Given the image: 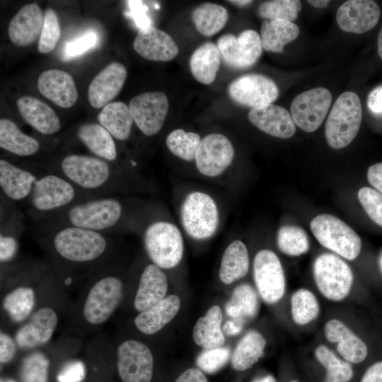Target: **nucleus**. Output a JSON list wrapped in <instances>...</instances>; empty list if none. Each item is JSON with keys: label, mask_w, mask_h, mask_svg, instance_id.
<instances>
[{"label": "nucleus", "mask_w": 382, "mask_h": 382, "mask_svg": "<svg viewBox=\"0 0 382 382\" xmlns=\"http://www.w3.org/2000/svg\"><path fill=\"white\" fill-rule=\"evenodd\" d=\"M39 172L17 166L5 159H0L1 191L13 202L27 201L29 198Z\"/></svg>", "instance_id": "obj_20"}, {"label": "nucleus", "mask_w": 382, "mask_h": 382, "mask_svg": "<svg viewBox=\"0 0 382 382\" xmlns=\"http://www.w3.org/2000/svg\"><path fill=\"white\" fill-rule=\"evenodd\" d=\"M50 361L42 352H33L21 364L22 382H47Z\"/></svg>", "instance_id": "obj_46"}, {"label": "nucleus", "mask_w": 382, "mask_h": 382, "mask_svg": "<svg viewBox=\"0 0 382 382\" xmlns=\"http://www.w3.org/2000/svg\"><path fill=\"white\" fill-rule=\"evenodd\" d=\"M25 226L21 213L13 208L1 220L0 261L5 263L14 259L19 248L18 238Z\"/></svg>", "instance_id": "obj_37"}, {"label": "nucleus", "mask_w": 382, "mask_h": 382, "mask_svg": "<svg viewBox=\"0 0 382 382\" xmlns=\"http://www.w3.org/2000/svg\"><path fill=\"white\" fill-rule=\"evenodd\" d=\"M98 197L82 190L69 180L54 172H39L33 191L26 201L27 214L35 221L78 202Z\"/></svg>", "instance_id": "obj_3"}, {"label": "nucleus", "mask_w": 382, "mask_h": 382, "mask_svg": "<svg viewBox=\"0 0 382 382\" xmlns=\"http://www.w3.org/2000/svg\"><path fill=\"white\" fill-rule=\"evenodd\" d=\"M222 311L219 306L210 307L193 328L195 342L204 349L223 347L225 338L221 330Z\"/></svg>", "instance_id": "obj_30"}, {"label": "nucleus", "mask_w": 382, "mask_h": 382, "mask_svg": "<svg viewBox=\"0 0 382 382\" xmlns=\"http://www.w3.org/2000/svg\"><path fill=\"white\" fill-rule=\"evenodd\" d=\"M44 23V15L36 4L23 6L11 20L8 35L13 44L24 47L40 39Z\"/></svg>", "instance_id": "obj_22"}, {"label": "nucleus", "mask_w": 382, "mask_h": 382, "mask_svg": "<svg viewBox=\"0 0 382 382\" xmlns=\"http://www.w3.org/2000/svg\"><path fill=\"white\" fill-rule=\"evenodd\" d=\"M253 277L258 294L265 302L274 304L282 299L285 277L281 262L274 252L265 249L256 254Z\"/></svg>", "instance_id": "obj_11"}, {"label": "nucleus", "mask_w": 382, "mask_h": 382, "mask_svg": "<svg viewBox=\"0 0 382 382\" xmlns=\"http://www.w3.org/2000/svg\"><path fill=\"white\" fill-rule=\"evenodd\" d=\"M79 188L97 196L115 195L124 190V174L110 161L95 156L69 154L47 168Z\"/></svg>", "instance_id": "obj_1"}, {"label": "nucleus", "mask_w": 382, "mask_h": 382, "mask_svg": "<svg viewBox=\"0 0 382 382\" xmlns=\"http://www.w3.org/2000/svg\"><path fill=\"white\" fill-rule=\"evenodd\" d=\"M244 325L243 322L238 320L231 319L224 323L223 330L228 336L238 335L242 331Z\"/></svg>", "instance_id": "obj_57"}, {"label": "nucleus", "mask_w": 382, "mask_h": 382, "mask_svg": "<svg viewBox=\"0 0 382 382\" xmlns=\"http://www.w3.org/2000/svg\"><path fill=\"white\" fill-rule=\"evenodd\" d=\"M1 382H16V381L13 380H6V381L1 380Z\"/></svg>", "instance_id": "obj_63"}, {"label": "nucleus", "mask_w": 382, "mask_h": 382, "mask_svg": "<svg viewBox=\"0 0 382 382\" xmlns=\"http://www.w3.org/2000/svg\"><path fill=\"white\" fill-rule=\"evenodd\" d=\"M228 93L235 103L253 109L272 104L279 96V89L271 78L248 74L233 80L228 87Z\"/></svg>", "instance_id": "obj_12"}, {"label": "nucleus", "mask_w": 382, "mask_h": 382, "mask_svg": "<svg viewBox=\"0 0 382 382\" xmlns=\"http://www.w3.org/2000/svg\"><path fill=\"white\" fill-rule=\"evenodd\" d=\"M180 308L179 297L169 295L149 308L140 312L134 319V324L140 332L153 335L168 324L178 313Z\"/></svg>", "instance_id": "obj_28"}, {"label": "nucleus", "mask_w": 382, "mask_h": 382, "mask_svg": "<svg viewBox=\"0 0 382 382\" xmlns=\"http://www.w3.org/2000/svg\"><path fill=\"white\" fill-rule=\"evenodd\" d=\"M308 2L313 6L318 8H322L328 5L330 1L328 0H309Z\"/></svg>", "instance_id": "obj_58"}, {"label": "nucleus", "mask_w": 382, "mask_h": 382, "mask_svg": "<svg viewBox=\"0 0 382 382\" xmlns=\"http://www.w3.org/2000/svg\"><path fill=\"white\" fill-rule=\"evenodd\" d=\"M168 279L161 268L155 264L148 265L143 270L134 301V308L144 311L165 298Z\"/></svg>", "instance_id": "obj_27"}, {"label": "nucleus", "mask_w": 382, "mask_h": 382, "mask_svg": "<svg viewBox=\"0 0 382 382\" xmlns=\"http://www.w3.org/2000/svg\"><path fill=\"white\" fill-rule=\"evenodd\" d=\"M358 199L371 220L382 226V193L364 187L358 192Z\"/></svg>", "instance_id": "obj_49"}, {"label": "nucleus", "mask_w": 382, "mask_h": 382, "mask_svg": "<svg viewBox=\"0 0 382 382\" xmlns=\"http://www.w3.org/2000/svg\"><path fill=\"white\" fill-rule=\"evenodd\" d=\"M135 51L146 59L168 62L179 52V47L173 37L152 25L141 28L134 40Z\"/></svg>", "instance_id": "obj_18"}, {"label": "nucleus", "mask_w": 382, "mask_h": 382, "mask_svg": "<svg viewBox=\"0 0 382 382\" xmlns=\"http://www.w3.org/2000/svg\"><path fill=\"white\" fill-rule=\"evenodd\" d=\"M61 36L58 16L52 8H47L44 14V23L38 42V50L42 54L51 52Z\"/></svg>", "instance_id": "obj_47"}, {"label": "nucleus", "mask_w": 382, "mask_h": 382, "mask_svg": "<svg viewBox=\"0 0 382 382\" xmlns=\"http://www.w3.org/2000/svg\"><path fill=\"white\" fill-rule=\"evenodd\" d=\"M143 240L147 255L160 268H172L180 262L183 240L174 224L164 221L152 222L145 228Z\"/></svg>", "instance_id": "obj_5"}, {"label": "nucleus", "mask_w": 382, "mask_h": 382, "mask_svg": "<svg viewBox=\"0 0 382 382\" xmlns=\"http://www.w3.org/2000/svg\"><path fill=\"white\" fill-rule=\"evenodd\" d=\"M378 263H379V267H380V270H381V272H382V250L380 253V255H379V257H378Z\"/></svg>", "instance_id": "obj_62"}, {"label": "nucleus", "mask_w": 382, "mask_h": 382, "mask_svg": "<svg viewBox=\"0 0 382 382\" xmlns=\"http://www.w3.org/2000/svg\"><path fill=\"white\" fill-rule=\"evenodd\" d=\"M54 311L44 307L35 312L16 335V342L22 349H30L48 342L57 324Z\"/></svg>", "instance_id": "obj_24"}, {"label": "nucleus", "mask_w": 382, "mask_h": 382, "mask_svg": "<svg viewBox=\"0 0 382 382\" xmlns=\"http://www.w3.org/2000/svg\"><path fill=\"white\" fill-rule=\"evenodd\" d=\"M38 236L61 259L74 264L92 262L109 248L108 234L75 227L59 226L36 229Z\"/></svg>", "instance_id": "obj_2"}, {"label": "nucleus", "mask_w": 382, "mask_h": 382, "mask_svg": "<svg viewBox=\"0 0 382 382\" xmlns=\"http://www.w3.org/2000/svg\"><path fill=\"white\" fill-rule=\"evenodd\" d=\"M367 178L375 190L382 193V163L374 164L369 168Z\"/></svg>", "instance_id": "obj_54"}, {"label": "nucleus", "mask_w": 382, "mask_h": 382, "mask_svg": "<svg viewBox=\"0 0 382 382\" xmlns=\"http://www.w3.org/2000/svg\"><path fill=\"white\" fill-rule=\"evenodd\" d=\"M331 103L332 94L325 88H315L299 94L290 107L295 125L306 132H314L325 119Z\"/></svg>", "instance_id": "obj_13"}, {"label": "nucleus", "mask_w": 382, "mask_h": 382, "mask_svg": "<svg viewBox=\"0 0 382 382\" xmlns=\"http://www.w3.org/2000/svg\"><path fill=\"white\" fill-rule=\"evenodd\" d=\"M76 137L93 156L111 163L117 161V150L114 138L99 123L81 125L76 130Z\"/></svg>", "instance_id": "obj_29"}, {"label": "nucleus", "mask_w": 382, "mask_h": 382, "mask_svg": "<svg viewBox=\"0 0 382 382\" xmlns=\"http://www.w3.org/2000/svg\"><path fill=\"white\" fill-rule=\"evenodd\" d=\"M299 0H272L264 1L258 7V13L265 20H283L293 22L301 10Z\"/></svg>", "instance_id": "obj_45"}, {"label": "nucleus", "mask_w": 382, "mask_h": 382, "mask_svg": "<svg viewBox=\"0 0 382 382\" xmlns=\"http://www.w3.org/2000/svg\"><path fill=\"white\" fill-rule=\"evenodd\" d=\"M216 45L221 59L234 69H245L253 66L262 51L260 35L253 30H245L238 36L226 33L220 36Z\"/></svg>", "instance_id": "obj_9"}, {"label": "nucleus", "mask_w": 382, "mask_h": 382, "mask_svg": "<svg viewBox=\"0 0 382 382\" xmlns=\"http://www.w3.org/2000/svg\"><path fill=\"white\" fill-rule=\"evenodd\" d=\"M253 382H276V380L272 375H267L255 378Z\"/></svg>", "instance_id": "obj_59"}, {"label": "nucleus", "mask_w": 382, "mask_h": 382, "mask_svg": "<svg viewBox=\"0 0 382 382\" xmlns=\"http://www.w3.org/2000/svg\"><path fill=\"white\" fill-rule=\"evenodd\" d=\"M228 2L234 4L238 6H248V4H250L253 1H248V0H234V1H228Z\"/></svg>", "instance_id": "obj_60"}, {"label": "nucleus", "mask_w": 382, "mask_h": 382, "mask_svg": "<svg viewBox=\"0 0 382 382\" xmlns=\"http://www.w3.org/2000/svg\"><path fill=\"white\" fill-rule=\"evenodd\" d=\"M37 85L42 96L61 108H71L77 100L78 91L74 79L65 71L45 70L40 74Z\"/></svg>", "instance_id": "obj_21"}, {"label": "nucleus", "mask_w": 382, "mask_h": 382, "mask_svg": "<svg viewBox=\"0 0 382 382\" xmlns=\"http://www.w3.org/2000/svg\"><path fill=\"white\" fill-rule=\"evenodd\" d=\"M122 289V281L115 276H105L96 282L84 303L83 314L86 320L93 325L105 322L118 306Z\"/></svg>", "instance_id": "obj_10"}, {"label": "nucleus", "mask_w": 382, "mask_h": 382, "mask_svg": "<svg viewBox=\"0 0 382 382\" xmlns=\"http://www.w3.org/2000/svg\"><path fill=\"white\" fill-rule=\"evenodd\" d=\"M201 140L200 136L197 133L176 129L167 136L166 143L168 149L175 156L183 160L192 161L195 160Z\"/></svg>", "instance_id": "obj_43"}, {"label": "nucleus", "mask_w": 382, "mask_h": 382, "mask_svg": "<svg viewBox=\"0 0 382 382\" xmlns=\"http://www.w3.org/2000/svg\"><path fill=\"white\" fill-rule=\"evenodd\" d=\"M289 382H299V381H291Z\"/></svg>", "instance_id": "obj_64"}, {"label": "nucleus", "mask_w": 382, "mask_h": 382, "mask_svg": "<svg viewBox=\"0 0 382 382\" xmlns=\"http://www.w3.org/2000/svg\"><path fill=\"white\" fill-rule=\"evenodd\" d=\"M230 356L231 350L228 347L205 349L197 357L196 364L202 371L207 374H214L227 364Z\"/></svg>", "instance_id": "obj_48"}, {"label": "nucleus", "mask_w": 382, "mask_h": 382, "mask_svg": "<svg viewBox=\"0 0 382 382\" xmlns=\"http://www.w3.org/2000/svg\"><path fill=\"white\" fill-rule=\"evenodd\" d=\"M0 147L16 156L28 157L36 154L40 144L35 138L22 132L12 120L1 118Z\"/></svg>", "instance_id": "obj_31"}, {"label": "nucleus", "mask_w": 382, "mask_h": 382, "mask_svg": "<svg viewBox=\"0 0 382 382\" xmlns=\"http://www.w3.org/2000/svg\"><path fill=\"white\" fill-rule=\"evenodd\" d=\"M192 20L196 30L205 37H210L226 25L228 13L226 8L215 3H203L192 12Z\"/></svg>", "instance_id": "obj_39"}, {"label": "nucleus", "mask_w": 382, "mask_h": 382, "mask_svg": "<svg viewBox=\"0 0 382 382\" xmlns=\"http://www.w3.org/2000/svg\"><path fill=\"white\" fill-rule=\"evenodd\" d=\"M381 11L371 0H349L337 9L336 21L345 32L361 34L374 28L378 22Z\"/></svg>", "instance_id": "obj_17"}, {"label": "nucleus", "mask_w": 382, "mask_h": 382, "mask_svg": "<svg viewBox=\"0 0 382 382\" xmlns=\"http://www.w3.org/2000/svg\"><path fill=\"white\" fill-rule=\"evenodd\" d=\"M360 382H382V361L372 364L365 371Z\"/></svg>", "instance_id": "obj_56"}, {"label": "nucleus", "mask_w": 382, "mask_h": 382, "mask_svg": "<svg viewBox=\"0 0 382 382\" xmlns=\"http://www.w3.org/2000/svg\"><path fill=\"white\" fill-rule=\"evenodd\" d=\"M17 108L22 117L36 131L42 134H53L61 129L59 118L45 103L30 96L17 100Z\"/></svg>", "instance_id": "obj_26"}, {"label": "nucleus", "mask_w": 382, "mask_h": 382, "mask_svg": "<svg viewBox=\"0 0 382 382\" xmlns=\"http://www.w3.org/2000/svg\"><path fill=\"white\" fill-rule=\"evenodd\" d=\"M324 331L328 341L337 344L339 354L347 361L360 363L366 357L368 348L364 342L341 320H328L325 325Z\"/></svg>", "instance_id": "obj_25"}, {"label": "nucleus", "mask_w": 382, "mask_h": 382, "mask_svg": "<svg viewBox=\"0 0 382 382\" xmlns=\"http://www.w3.org/2000/svg\"><path fill=\"white\" fill-rule=\"evenodd\" d=\"M367 106L375 114H382V86L374 88L368 96Z\"/></svg>", "instance_id": "obj_53"}, {"label": "nucleus", "mask_w": 382, "mask_h": 382, "mask_svg": "<svg viewBox=\"0 0 382 382\" xmlns=\"http://www.w3.org/2000/svg\"><path fill=\"white\" fill-rule=\"evenodd\" d=\"M127 76V69L122 64H109L89 84L88 98L91 106L100 108L110 103L122 90Z\"/></svg>", "instance_id": "obj_19"}, {"label": "nucleus", "mask_w": 382, "mask_h": 382, "mask_svg": "<svg viewBox=\"0 0 382 382\" xmlns=\"http://www.w3.org/2000/svg\"><path fill=\"white\" fill-rule=\"evenodd\" d=\"M175 382H208V380L202 371L190 368L185 371Z\"/></svg>", "instance_id": "obj_55"}, {"label": "nucleus", "mask_w": 382, "mask_h": 382, "mask_svg": "<svg viewBox=\"0 0 382 382\" xmlns=\"http://www.w3.org/2000/svg\"><path fill=\"white\" fill-rule=\"evenodd\" d=\"M117 371L122 382H151L154 371V358L144 343L129 340L117 349Z\"/></svg>", "instance_id": "obj_14"}, {"label": "nucleus", "mask_w": 382, "mask_h": 382, "mask_svg": "<svg viewBox=\"0 0 382 382\" xmlns=\"http://www.w3.org/2000/svg\"><path fill=\"white\" fill-rule=\"evenodd\" d=\"M234 156L231 141L219 133L209 134L201 140L196 156L197 170L204 175L215 177L229 166Z\"/></svg>", "instance_id": "obj_16"}, {"label": "nucleus", "mask_w": 382, "mask_h": 382, "mask_svg": "<svg viewBox=\"0 0 382 382\" xmlns=\"http://www.w3.org/2000/svg\"><path fill=\"white\" fill-rule=\"evenodd\" d=\"M313 275L318 289L328 300L340 301L351 291L352 271L347 263L336 255H319L314 262Z\"/></svg>", "instance_id": "obj_7"}, {"label": "nucleus", "mask_w": 382, "mask_h": 382, "mask_svg": "<svg viewBox=\"0 0 382 382\" xmlns=\"http://www.w3.org/2000/svg\"><path fill=\"white\" fill-rule=\"evenodd\" d=\"M277 245L283 253L291 256L301 255L309 249L306 233L296 226H284L279 228Z\"/></svg>", "instance_id": "obj_44"}, {"label": "nucleus", "mask_w": 382, "mask_h": 382, "mask_svg": "<svg viewBox=\"0 0 382 382\" xmlns=\"http://www.w3.org/2000/svg\"><path fill=\"white\" fill-rule=\"evenodd\" d=\"M362 120V108L358 95L342 93L335 102L325 124V137L333 149L349 145L356 137Z\"/></svg>", "instance_id": "obj_4"}, {"label": "nucleus", "mask_w": 382, "mask_h": 382, "mask_svg": "<svg viewBox=\"0 0 382 382\" xmlns=\"http://www.w3.org/2000/svg\"><path fill=\"white\" fill-rule=\"evenodd\" d=\"M86 374L83 362L74 361L67 364L57 376L58 382H81Z\"/></svg>", "instance_id": "obj_51"}, {"label": "nucleus", "mask_w": 382, "mask_h": 382, "mask_svg": "<svg viewBox=\"0 0 382 382\" xmlns=\"http://www.w3.org/2000/svg\"><path fill=\"white\" fill-rule=\"evenodd\" d=\"M221 57L216 45L206 42L197 47L190 59L193 77L203 84L212 83L219 71Z\"/></svg>", "instance_id": "obj_32"}, {"label": "nucleus", "mask_w": 382, "mask_h": 382, "mask_svg": "<svg viewBox=\"0 0 382 382\" xmlns=\"http://www.w3.org/2000/svg\"><path fill=\"white\" fill-rule=\"evenodd\" d=\"M311 229L322 245L347 260H354L361 251L359 236L347 224L332 215L317 216L311 223Z\"/></svg>", "instance_id": "obj_6"}, {"label": "nucleus", "mask_w": 382, "mask_h": 382, "mask_svg": "<svg viewBox=\"0 0 382 382\" xmlns=\"http://www.w3.org/2000/svg\"><path fill=\"white\" fill-rule=\"evenodd\" d=\"M97 42V35L94 32H88L83 36L66 43L65 52L70 57L79 55L93 47Z\"/></svg>", "instance_id": "obj_50"}, {"label": "nucleus", "mask_w": 382, "mask_h": 382, "mask_svg": "<svg viewBox=\"0 0 382 382\" xmlns=\"http://www.w3.org/2000/svg\"><path fill=\"white\" fill-rule=\"evenodd\" d=\"M291 316L295 323L304 325L316 319L320 306L316 296L309 290L299 289L291 298Z\"/></svg>", "instance_id": "obj_42"}, {"label": "nucleus", "mask_w": 382, "mask_h": 382, "mask_svg": "<svg viewBox=\"0 0 382 382\" xmlns=\"http://www.w3.org/2000/svg\"><path fill=\"white\" fill-rule=\"evenodd\" d=\"M377 44H378V53L379 57L382 59V28H381L379 33L378 35Z\"/></svg>", "instance_id": "obj_61"}, {"label": "nucleus", "mask_w": 382, "mask_h": 382, "mask_svg": "<svg viewBox=\"0 0 382 382\" xmlns=\"http://www.w3.org/2000/svg\"><path fill=\"white\" fill-rule=\"evenodd\" d=\"M98 121L113 138L120 141H125L129 137L134 122L129 106L122 101L110 103L104 106L98 115Z\"/></svg>", "instance_id": "obj_33"}, {"label": "nucleus", "mask_w": 382, "mask_h": 382, "mask_svg": "<svg viewBox=\"0 0 382 382\" xmlns=\"http://www.w3.org/2000/svg\"><path fill=\"white\" fill-rule=\"evenodd\" d=\"M265 338L258 332L250 330L239 341L231 355V365L236 371L253 366L264 354Z\"/></svg>", "instance_id": "obj_38"}, {"label": "nucleus", "mask_w": 382, "mask_h": 382, "mask_svg": "<svg viewBox=\"0 0 382 382\" xmlns=\"http://www.w3.org/2000/svg\"><path fill=\"white\" fill-rule=\"evenodd\" d=\"M294 23L283 20H264L260 28L262 48L268 52H282L285 45L299 35Z\"/></svg>", "instance_id": "obj_35"}, {"label": "nucleus", "mask_w": 382, "mask_h": 382, "mask_svg": "<svg viewBox=\"0 0 382 382\" xmlns=\"http://www.w3.org/2000/svg\"><path fill=\"white\" fill-rule=\"evenodd\" d=\"M315 356L326 369L324 382H348L352 378L354 372L350 364L340 359L326 346H318Z\"/></svg>", "instance_id": "obj_40"}, {"label": "nucleus", "mask_w": 382, "mask_h": 382, "mask_svg": "<svg viewBox=\"0 0 382 382\" xmlns=\"http://www.w3.org/2000/svg\"><path fill=\"white\" fill-rule=\"evenodd\" d=\"M128 106L137 127L144 135L152 137L161 129L169 103L163 92L155 91L136 96Z\"/></svg>", "instance_id": "obj_15"}, {"label": "nucleus", "mask_w": 382, "mask_h": 382, "mask_svg": "<svg viewBox=\"0 0 382 382\" xmlns=\"http://www.w3.org/2000/svg\"><path fill=\"white\" fill-rule=\"evenodd\" d=\"M259 300L255 290L243 283L236 287L225 306L226 313L232 319L245 324L254 319L259 311Z\"/></svg>", "instance_id": "obj_36"}, {"label": "nucleus", "mask_w": 382, "mask_h": 382, "mask_svg": "<svg viewBox=\"0 0 382 382\" xmlns=\"http://www.w3.org/2000/svg\"><path fill=\"white\" fill-rule=\"evenodd\" d=\"M16 345L13 339L8 335L0 334V361L6 364L12 360L16 354Z\"/></svg>", "instance_id": "obj_52"}, {"label": "nucleus", "mask_w": 382, "mask_h": 382, "mask_svg": "<svg viewBox=\"0 0 382 382\" xmlns=\"http://www.w3.org/2000/svg\"><path fill=\"white\" fill-rule=\"evenodd\" d=\"M248 117L259 129L275 137L288 139L296 132L291 114L283 107L277 105L269 104L251 109Z\"/></svg>", "instance_id": "obj_23"}, {"label": "nucleus", "mask_w": 382, "mask_h": 382, "mask_svg": "<svg viewBox=\"0 0 382 382\" xmlns=\"http://www.w3.org/2000/svg\"><path fill=\"white\" fill-rule=\"evenodd\" d=\"M35 301L32 288L20 286L6 295L3 306L11 320L19 323L23 321L30 313Z\"/></svg>", "instance_id": "obj_41"}, {"label": "nucleus", "mask_w": 382, "mask_h": 382, "mask_svg": "<svg viewBox=\"0 0 382 382\" xmlns=\"http://www.w3.org/2000/svg\"><path fill=\"white\" fill-rule=\"evenodd\" d=\"M181 221L187 233L202 240L211 237L219 224V213L214 200L207 194L193 192L181 207Z\"/></svg>", "instance_id": "obj_8"}, {"label": "nucleus", "mask_w": 382, "mask_h": 382, "mask_svg": "<svg viewBox=\"0 0 382 382\" xmlns=\"http://www.w3.org/2000/svg\"><path fill=\"white\" fill-rule=\"evenodd\" d=\"M249 269V257L245 245L236 240L226 248L219 269V278L230 284L244 277Z\"/></svg>", "instance_id": "obj_34"}]
</instances>
